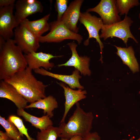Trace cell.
<instances>
[{
    "mask_svg": "<svg viewBox=\"0 0 140 140\" xmlns=\"http://www.w3.org/2000/svg\"><path fill=\"white\" fill-rule=\"evenodd\" d=\"M36 73L43 76H46L57 79L68 85L72 89L76 88L83 89L84 87L81 85L79 82V80L82 77L80 75V72L75 69L70 75L59 74L54 73L47 71L43 68L34 70Z\"/></svg>",
    "mask_w": 140,
    "mask_h": 140,
    "instance_id": "2e32d148",
    "label": "cell"
},
{
    "mask_svg": "<svg viewBox=\"0 0 140 140\" xmlns=\"http://www.w3.org/2000/svg\"><path fill=\"white\" fill-rule=\"evenodd\" d=\"M82 137L79 135L75 136L69 139L61 138L60 140H81Z\"/></svg>",
    "mask_w": 140,
    "mask_h": 140,
    "instance_id": "83f0119b",
    "label": "cell"
},
{
    "mask_svg": "<svg viewBox=\"0 0 140 140\" xmlns=\"http://www.w3.org/2000/svg\"><path fill=\"white\" fill-rule=\"evenodd\" d=\"M0 124L4 128L8 136L13 140H24L18 129L12 123L0 116Z\"/></svg>",
    "mask_w": 140,
    "mask_h": 140,
    "instance_id": "44dd1931",
    "label": "cell"
},
{
    "mask_svg": "<svg viewBox=\"0 0 140 140\" xmlns=\"http://www.w3.org/2000/svg\"><path fill=\"white\" fill-rule=\"evenodd\" d=\"M0 97L12 102L18 109H24L28 102L12 85L1 80L0 82Z\"/></svg>",
    "mask_w": 140,
    "mask_h": 140,
    "instance_id": "5bb4252c",
    "label": "cell"
},
{
    "mask_svg": "<svg viewBox=\"0 0 140 140\" xmlns=\"http://www.w3.org/2000/svg\"><path fill=\"white\" fill-rule=\"evenodd\" d=\"M15 16L19 25L29 16L43 10L41 3L37 0H18L15 4Z\"/></svg>",
    "mask_w": 140,
    "mask_h": 140,
    "instance_id": "30bf717a",
    "label": "cell"
},
{
    "mask_svg": "<svg viewBox=\"0 0 140 140\" xmlns=\"http://www.w3.org/2000/svg\"><path fill=\"white\" fill-rule=\"evenodd\" d=\"M67 45L71 51V57L65 63L58 65V66H73L79 71L81 74L90 76L91 72L89 68L90 58L85 55L80 56L76 50L77 45L74 42L69 43Z\"/></svg>",
    "mask_w": 140,
    "mask_h": 140,
    "instance_id": "8fae6325",
    "label": "cell"
},
{
    "mask_svg": "<svg viewBox=\"0 0 140 140\" xmlns=\"http://www.w3.org/2000/svg\"><path fill=\"white\" fill-rule=\"evenodd\" d=\"M6 41L2 37L0 36V49L2 48Z\"/></svg>",
    "mask_w": 140,
    "mask_h": 140,
    "instance_id": "f546056e",
    "label": "cell"
},
{
    "mask_svg": "<svg viewBox=\"0 0 140 140\" xmlns=\"http://www.w3.org/2000/svg\"><path fill=\"white\" fill-rule=\"evenodd\" d=\"M27 66L33 70L43 67L46 70H51L54 66V64L50 62L52 58L61 57L63 55L54 56L50 53L43 52H32L24 54Z\"/></svg>",
    "mask_w": 140,
    "mask_h": 140,
    "instance_id": "7c38bea8",
    "label": "cell"
},
{
    "mask_svg": "<svg viewBox=\"0 0 140 140\" xmlns=\"http://www.w3.org/2000/svg\"><path fill=\"white\" fill-rule=\"evenodd\" d=\"M116 5L120 16L127 15L131 8L138 6L140 3L138 0H117Z\"/></svg>",
    "mask_w": 140,
    "mask_h": 140,
    "instance_id": "603a6c76",
    "label": "cell"
},
{
    "mask_svg": "<svg viewBox=\"0 0 140 140\" xmlns=\"http://www.w3.org/2000/svg\"><path fill=\"white\" fill-rule=\"evenodd\" d=\"M79 20L85 27L89 34L88 37L84 42V45L87 46L89 44L90 39L92 38L95 39L99 44L100 49L101 57L99 60L102 63V49L104 46L99 35V31L104 25L102 19L94 15H92L86 11L81 13Z\"/></svg>",
    "mask_w": 140,
    "mask_h": 140,
    "instance_id": "52a82bcc",
    "label": "cell"
},
{
    "mask_svg": "<svg viewBox=\"0 0 140 140\" xmlns=\"http://www.w3.org/2000/svg\"><path fill=\"white\" fill-rule=\"evenodd\" d=\"M28 66L24 69L4 80L13 85L20 94L30 103L46 97L47 85L38 80Z\"/></svg>",
    "mask_w": 140,
    "mask_h": 140,
    "instance_id": "6da1fadb",
    "label": "cell"
},
{
    "mask_svg": "<svg viewBox=\"0 0 140 140\" xmlns=\"http://www.w3.org/2000/svg\"><path fill=\"white\" fill-rule=\"evenodd\" d=\"M64 90L65 101L64 103L65 110L63 116L60 123L65 122L66 116L69 111L75 104L86 98L87 92L86 90L79 89L73 90L62 82L57 83Z\"/></svg>",
    "mask_w": 140,
    "mask_h": 140,
    "instance_id": "9a60e30c",
    "label": "cell"
},
{
    "mask_svg": "<svg viewBox=\"0 0 140 140\" xmlns=\"http://www.w3.org/2000/svg\"><path fill=\"white\" fill-rule=\"evenodd\" d=\"M68 1L67 0H56L55 8L57 13V20H60L67 10Z\"/></svg>",
    "mask_w": 140,
    "mask_h": 140,
    "instance_id": "d4e9b609",
    "label": "cell"
},
{
    "mask_svg": "<svg viewBox=\"0 0 140 140\" xmlns=\"http://www.w3.org/2000/svg\"><path fill=\"white\" fill-rule=\"evenodd\" d=\"M7 135L5 132L0 131V140H6Z\"/></svg>",
    "mask_w": 140,
    "mask_h": 140,
    "instance_id": "f1b7e54d",
    "label": "cell"
},
{
    "mask_svg": "<svg viewBox=\"0 0 140 140\" xmlns=\"http://www.w3.org/2000/svg\"><path fill=\"white\" fill-rule=\"evenodd\" d=\"M83 1V0H75L71 2L60 20L68 29L75 33L79 32L77 24Z\"/></svg>",
    "mask_w": 140,
    "mask_h": 140,
    "instance_id": "4fadbf2b",
    "label": "cell"
},
{
    "mask_svg": "<svg viewBox=\"0 0 140 140\" xmlns=\"http://www.w3.org/2000/svg\"></svg>",
    "mask_w": 140,
    "mask_h": 140,
    "instance_id": "836d02e7",
    "label": "cell"
},
{
    "mask_svg": "<svg viewBox=\"0 0 140 140\" xmlns=\"http://www.w3.org/2000/svg\"><path fill=\"white\" fill-rule=\"evenodd\" d=\"M114 46L117 50V55L121 58L123 64L127 65L133 73L139 71V67L132 47H122Z\"/></svg>",
    "mask_w": 140,
    "mask_h": 140,
    "instance_id": "ac0fdd59",
    "label": "cell"
},
{
    "mask_svg": "<svg viewBox=\"0 0 140 140\" xmlns=\"http://www.w3.org/2000/svg\"><path fill=\"white\" fill-rule=\"evenodd\" d=\"M50 15V14L49 13L40 19L33 21H30L27 18L23 22L29 29L39 38L43 34L50 30L48 21Z\"/></svg>",
    "mask_w": 140,
    "mask_h": 140,
    "instance_id": "ffe728a7",
    "label": "cell"
},
{
    "mask_svg": "<svg viewBox=\"0 0 140 140\" xmlns=\"http://www.w3.org/2000/svg\"><path fill=\"white\" fill-rule=\"evenodd\" d=\"M50 31L46 35L39 38L40 43H60L65 40H76L79 45L83 40V37L78 33L68 29L61 20H56L49 23Z\"/></svg>",
    "mask_w": 140,
    "mask_h": 140,
    "instance_id": "277c9868",
    "label": "cell"
},
{
    "mask_svg": "<svg viewBox=\"0 0 140 140\" xmlns=\"http://www.w3.org/2000/svg\"><path fill=\"white\" fill-rule=\"evenodd\" d=\"M13 7L0 8V35L5 41L14 36L13 29L18 25L13 13Z\"/></svg>",
    "mask_w": 140,
    "mask_h": 140,
    "instance_id": "9c48e42d",
    "label": "cell"
},
{
    "mask_svg": "<svg viewBox=\"0 0 140 140\" xmlns=\"http://www.w3.org/2000/svg\"><path fill=\"white\" fill-rule=\"evenodd\" d=\"M81 140H101V139L100 136L97 132H90L82 137Z\"/></svg>",
    "mask_w": 140,
    "mask_h": 140,
    "instance_id": "484cf974",
    "label": "cell"
},
{
    "mask_svg": "<svg viewBox=\"0 0 140 140\" xmlns=\"http://www.w3.org/2000/svg\"><path fill=\"white\" fill-rule=\"evenodd\" d=\"M76 108L67 123H60L58 127L60 134L59 137L69 139L76 135L83 137L90 132L94 117L91 112H86L78 102Z\"/></svg>",
    "mask_w": 140,
    "mask_h": 140,
    "instance_id": "3957f363",
    "label": "cell"
},
{
    "mask_svg": "<svg viewBox=\"0 0 140 140\" xmlns=\"http://www.w3.org/2000/svg\"><path fill=\"white\" fill-rule=\"evenodd\" d=\"M139 19H140V13H139ZM139 29L140 30V27H139Z\"/></svg>",
    "mask_w": 140,
    "mask_h": 140,
    "instance_id": "d6a6232c",
    "label": "cell"
},
{
    "mask_svg": "<svg viewBox=\"0 0 140 140\" xmlns=\"http://www.w3.org/2000/svg\"><path fill=\"white\" fill-rule=\"evenodd\" d=\"M60 134L58 127L51 126L46 130L38 132L36 140H56Z\"/></svg>",
    "mask_w": 140,
    "mask_h": 140,
    "instance_id": "7402d4cb",
    "label": "cell"
},
{
    "mask_svg": "<svg viewBox=\"0 0 140 140\" xmlns=\"http://www.w3.org/2000/svg\"><path fill=\"white\" fill-rule=\"evenodd\" d=\"M17 113L18 116H22L25 121L30 123L32 126L40 131L46 130L53 126L52 121L47 115L41 117H36L26 112L23 109H18Z\"/></svg>",
    "mask_w": 140,
    "mask_h": 140,
    "instance_id": "e0dca14e",
    "label": "cell"
},
{
    "mask_svg": "<svg viewBox=\"0 0 140 140\" xmlns=\"http://www.w3.org/2000/svg\"><path fill=\"white\" fill-rule=\"evenodd\" d=\"M16 3L15 0H0V7L12 6H14Z\"/></svg>",
    "mask_w": 140,
    "mask_h": 140,
    "instance_id": "4316f807",
    "label": "cell"
},
{
    "mask_svg": "<svg viewBox=\"0 0 140 140\" xmlns=\"http://www.w3.org/2000/svg\"><path fill=\"white\" fill-rule=\"evenodd\" d=\"M14 33L15 43L25 54L36 52L40 47L39 38L29 29L24 22L15 28Z\"/></svg>",
    "mask_w": 140,
    "mask_h": 140,
    "instance_id": "5b68a950",
    "label": "cell"
},
{
    "mask_svg": "<svg viewBox=\"0 0 140 140\" xmlns=\"http://www.w3.org/2000/svg\"><path fill=\"white\" fill-rule=\"evenodd\" d=\"M8 120L17 127L22 137H23L24 135L26 137L27 140H35L29 135L27 131L28 129L25 127L20 118L14 115H11L9 116Z\"/></svg>",
    "mask_w": 140,
    "mask_h": 140,
    "instance_id": "cb8c5ba5",
    "label": "cell"
},
{
    "mask_svg": "<svg viewBox=\"0 0 140 140\" xmlns=\"http://www.w3.org/2000/svg\"><path fill=\"white\" fill-rule=\"evenodd\" d=\"M116 3L115 0H101L96 6L89 8L86 11L97 13L104 25H111L121 21Z\"/></svg>",
    "mask_w": 140,
    "mask_h": 140,
    "instance_id": "ba28073f",
    "label": "cell"
},
{
    "mask_svg": "<svg viewBox=\"0 0 140 140\" xmlns=\"http://www.w3.org/2000/svg\"><path fill=\"white\" fill-rule=\"evenodd\" d=\"M11 39L0 49V79L5 80L27 66L24 55Z\"/></svg>",
    "mask_w": 140,
    "mask_h": 140,
    "instance_id": "7a4b0ae2",
    "label": "cell"
},
{
    "mask_svg": "<svg viewBox=\"0 0 140 140\" xmlns=\"http://www.w3.org/2000/svg\"><path fill=\"white\" fill-rule=\"evenodd\" d=\"M133 22L130 18L125 15L124 19L120 22L110 25H104L101 29L100 37L105 40L110 37H117L122 40L127 47V42L130 38L138 43L130 30V26Z\"/></svg>",
    "mask_w": 140,
    "mask_h": 140,
    "instance_id": "8992f818",
    "label": "cell"
},
{
    "mask_svg": "<svg viewBox=\"0 0 140 140\" xmlns=\"http://www.w3.org/2000/svg\"><path fill=\"white\" fill-rule=\"evenodd\" d=\"M6 140H13L9 138L7 135V136L6 138Z\"/></svg>",
    "mask_w": 140,
    "mask_h": 140,
    "instance_id": "1f68e13d",
    "label": "cell"
},
{
    "mask_svg": "<svg viewBox=\"0 0 140 140\" xmlns=\"http://www.w3.org/2000/svg\"><path fill=\"white\" fill-rule=\"evenodd\" d=\"M58 107V104L56 99L53 96L50 95L27 105L25 108H36L43 110L44 114H47L50 118L54 116L53 110Z\"/></svg>",
    "mask_w": 140,
    "mask_h": 140,
    "instance_id": "d6986e66",
    "label": "cell"
},
{
    "mask_svg": "<svg viewBox=\"0 0 140 140\" xmlns=\"http://www.w3.org/2000/svg\"><path fill=\"white\" fill-rule=\"evenodd\" d=\"M134 138H135L134 137H132L131 138H130L128 140L126 139H122L121 140H134ZM135 140H140V137L138 139H136Z\"/></svg>",
    "mask_w": 140,
    "mask_h": 140,
    "instance_id": "4dcf8cb0",
    "label": "cell"
}]
</instances>
